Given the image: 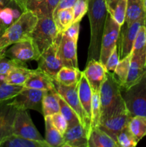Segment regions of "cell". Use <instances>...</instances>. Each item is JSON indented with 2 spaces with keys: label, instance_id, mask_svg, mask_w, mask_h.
I'll list each match as a JSON object with an SVG mask.
<instances>
[{
  "label": "cell",
  "instance_id": "obj_1",
  "mask_svg": "<svg viewBox=\"0 0 146 147\" xmlns=\"http://www.w3.org/2000/svg\"><path fill=\"white\" fill-rule=\"evenodd\" d=\"M88 17L90 24V42L87 61H100L102 37L106 19L108 15L106 0H87Z\"/></svg>",
  "mask_w": 146,
  "mask_h": 147
},
{
  "label": "cell",
  "instance_id": "obj_2",
  "mask_svg": "<svg viewBox=\"0 0 146 147\" xmlns=\"http://www.w3.org/2000/svg\"><path fill=\"white\" fill-rule=\"evenodd\" d=\"M99 93L101 105L100 122L114 113L126 109L121 96L120 86L113 73L107 72L105 80L102 84Z\"/></svg>",
  "mask_w": 146,
  "mask_h": 147
},
{
  "label": "cell",
  "instance_id": "obj_3",
  "mask_svg": "<svg viewBox=\"0 0 146 147\" xmlns=\"http://www.w3.org/2000/svg\"><path fill=\"white\" fill-rule=\"evenodd\" d=\"M38 21L34 12L26 10L21 17L0 34V52L5 51L16 42L31 38V33Z\"/></svg>",
  "mask_w": 146,
  "mask_h": 147
},
{
  "label": "cell",
  "instance_id": "obj_4",
  "mask_svg": "<svg viewBox=\"0 0 146 147\" xmlns=\"http://www.w3.org/2000/svg\"><path fill=\"white\" fill-rule=\"evenodd\" d=\"M121 96L130 116L146 117V73L135 84L127 88L120 87Z\"/></svg>",
  "mask_w": 146,
  "mask_h": 147
},
{
  "label": "cell",
  "instance_id": "obj_5",
  "mask_svg": "<svg viewBox=\"0 0 146 147\" xmlns=\"http://www.w3.org/2000/svg\"><path fill=\"white\" fill-rule=\"evenodd\" d=\"M59 34L52 17H42L38 18L30 37L42 53L56 41Z\"/></svg>",
  "mask_w": 146,
  "mask_h": 147
},
{
  "label": "cell",
  "instance_id": "obj_6",
  "mask_svg": "<svg viewBox=\"0 0 146 147\" xmlns=\"http://www.w3.org/2000/svg\"><path fill=\"white\" fill-rule=\"evenodd\" d=\"M78 83L72 85V86H66L59 84L54 80V85L56 91L77 113L79 118H80V123L89 134L90 128H91L90 127L91 121H90V118L84 112V109L80 103L78 96Z\"/></svg>",
  "mask_w": 146,
  "mask_h": 147
},
{
  "label": "cell",
  "instance_id": "obj_7",
  "mask_svg": "<svg viewBox=\"0 0 146 147\" xmlns=\"http://www.w3.org/2000/svg\"><path fill=\"white\" fill-rule=\"evenodd\" d=\"M145 18L134 22L130 24L125 22L120 26V33L117 42L120 60L131 53L135 40L141 26L144 25Z\"/></svg>",
  "mask_w": 146,
  "mask_h": 147
},
{
  "label": "cell",
  "instance_id": "obj_8",
  "mask_svg": "<svg viewBox=\"0 0 146 147\" xmlns=\"http://www.w3.org/2000/svg\"><path fill=\"white\" fill-rule=\"evenodd\" d=\"M61 34H59L56 41L43 53H41L38 61V67L54 80L59 70L63 67V64L59 55V42Z\"/></svg>",
  "mask_w": 146,
  "mask_h": 147
},
{
  "label": "cell",
  "instance_id": "obj_9",
  "mask_svg": "<svg viewBox=\"0 0 146 147\" xmlns=\"http://www.w3.org/2000/svg\"><path fill=\"white\" fill-rule=\"evenodd\" d=\"M120 30V26L108 13L103 30L100 49V61L102 64H105L110 53L114 47L117 46Z\"/></svg>",
  "mask_w": 146,
  "mask_h": 147
},
{
  "label": "cell",
  "instance_id": "obj_10",
  "mask_svg": "<svg viewBox=\"0 0 146 147\" xmlns=\"http://www.w3.org/2000/svg\"><path fill=\"white\" fill-rule=\"evenodd\" d=\"M45 90L23 87L19 93L11 99V104L18 110H34L42 113V102Z\"/></svg>",
  "mask_w": 146,
  "mask_h": 147
},
{
  "label": "cell",
  "instance_id": "obj_11",
  "mask_svg": "<svg viewBox=\"0 0 146 147\" xmlns=\"http://www.w3.org/2000/svg\"><path fill=\"white\" fill-rule=\"evenodd\" d=\"M5 55L10 58L26 63L37 60L41 53L31 38L26 39L11 45L5 51Z\"/></svg>",
  "mask_w": 146,
  "mask_h": 147
},
{
  "label": "cell",
  "instance_id": "obj_12",
  "mask_svg": "<svg viewBox=\"0 0 146 147\" xmlns=\"http://www.w3.org/2000/svg\"><path fill=\"white\" fill-rule=\"evenodd\" d=\"M13 134L33 140H45L35 127L27 110L17 111L13 126Z\"/></svg>",
  "mask_w": 146,
  "mask_h": 147
},
{
  "label": "cell",
  "instance_id": "obj_13",
  "mask_svg": "<svg viewBox=\"0 0 146 147\" xmlns=\"http://www.w3.org/2000/svg\"><path fill=\"white\" fill-rule=\"evenodd\" d=\"M130 118L131 116L127 109H125L102 121L99 125V128L116 142L117 135L127 126Z\"/></svg>",
  "mask_w": 146,
  "mask_h": 147
},
{
  "label": "cell",
  "instance_id": "obj_14",
  "mask_svg": "<svg viewBox=\"0 0 146 147\" xmlns=\"http://www.w3.org/2000/svg\"><path fill=\"white\" fill-rule=\"evenodd\" d=\"M77 42V40L70 38L64 33L61 34L58 52L63 66L78 68Z\"/></svg>",
  "mask_w": 146,
  "mask_h": 147
},
{
  "label": "cell",
  "instance_id": "obj_15",
  "mask_svg": "<svg viewBox=\"0 0 146 147\" xmlns=\"http://www.w3.org/2000/svg\"><path fill=\"white\" fill-rule=\"evenodd\" d=\"M107 72L104 65L99 60H90L87 62V65L82 73L92 92H100L102 84L105 80Z\"/></svg>",
  "mask_w": 146,
  "mask_h": 147
},
{
  "label": "cell",
  "instance_id": "obj_16",
  "mask_svg": "<svg viewBox=\"0 0 146 147\" xmlns=\"http://www.w3.org/2000/svg\"><path fill=\"white\" fill-rule=\"evenodd\" d=\"M18 109L13 106L11 100L0 102V143L13 134V126Z\"/></svg>",
  "mask_w": 146,
  "mask_h": 147
},
{
  "label": "cell",
  "instance_id": "obj_17",
  "mask_svg": "<svg viewBox=\"0 0 146 147\" xmlns=\"http://www.w3.org/2000/svg\"><path fill=\"white\" fill-rule=\"evenodd\" d=\"M88 135L81 123L68 127L63 134L64 147H88Z\"/></svg>",
  "mask_w": 146,
  "mask_h": 147
},
{
  "label": "cell",
  "instance_id": "obj_18",
  "mask_svg": "<svg viewBox=\"0 0 146 147\" xmlns=\"http://www.w3.org/2000/svg\"><path fill=\"white\" fill-rule=\"evenodd\" d=\"M131 53L132 57L128 76L125 83L122 87L124 88H127L137 83L146 73V55L135 54L132 52Z\"/></svg>",
  "mask_w": 146,
  "mask_h": 147
},
{
  "label": "cell",
  "instance_id": "obj_19",
  "mask_svg": "<svg viewBox=\"0 0 146 147\" xmlns=\"http://www.w3.org/2000/svg\"><path fill=\"white\" fill-rule=\"evenodd\" d=\"M24 87L42 90L55 89L52 78L39 68L31 70L28 78L24 83Z\"/></svg>",
  "mask_w": 146,
  "mask_h": 147
},
{
  "label": "cell",
  "instance_id": "obj_20",
  "mask_svg": "<svg viewBox=\"0 0 146 147\" xmlns=\"http://www.w3.org/2000/svg\"><path fill=\"white\" fill-rule=\"evenodd\" d=\"M88 147H118L115 141L99 128L90 129L88 136Z\"/></svg>",
  "mask_w": 146,
  "mask_h": 147
},
{
  "label": "cell",
  "instance_id": "obj_21",
  "mask_svg": "<svg viewBox=\"0 0 146 147\" xmlns=\"http://www.w3.org/2000/svg\"><path fill=\"white\" fill-rule=\"evenodd\" d=\"M0 147H51L44 141L27 139L15 134L10 135L0 143Z\"/></svg>",
  "mask_w": 146,
  "mask_h": 147
},
{
  "label": "cell",
  "instance_id": "obj_22",
  "mask_svg": "<svg viewBox=\"0 0 146 147\" xmlns=\"http://www.w3.org/2000/svg\"><path fill=\"white\" fill-rule=\"evenodd\" d=\"M78 96L80 103L84 109V112L90 119L91 116L92 99V90L86 79L83 73L78 83Z\"/></svg>",
  "mask_w": 146,
  "mask_h": 147
},
{
  "label": "cell",
  "instance_id": "obj_23",
  "mask_svg": "<svg viewBox=\"0 0 146 147\" xmlns=\"http://www.w3.org/2000/svg\"><path fill=\"white\" fill-rule=\"evenodd\" d=\"M146 11L144 0H127L125 21L127 24L145 18Z\"/></svg>",
  "mask_w": 146,
  "mask_h": 147
},
{
  "label": "cell",
  "instance_id": "obj_24",
  "mask_svg": "<svg viewBox=\"0 0 146 147\" xmlns=\"http://www.w3.org/2000/svg\"><path fill=\"white\" fill-rule=\"evenodd\" d=\"M82 73V72L80 71L79 68L63 66L57 73L54 80L63 86H72L78 83Z\"/></svg>",
  "mask_w": 146,
  "mask_h": 147
},
{
  "label": "cell",
  "instance_id": "obj_25",
  "mask_svg": "<svg viewBox=\"0 0 146 147\" xmlns=\"http://www.w3.org/2000/svg\"><path fill=\"white\" fill-rule=\"evenodd\" d=\"M58 96L55 89L45 90L42 102V113L44 117L60 112Z\"/></svg>",
  "mask_w": 146,
  "mask_h": 147
},
{
  "label": "cell",
  "instance_id": "obj_26",
  "mask_svg": "<svg viewBox=\"0 0 146 147\" xmlns=\"http://www.w3.org/2000/svg\"><path fill=\"white\" fill-rule=\"evenodd\" d=\"M109 14L120 26L125 21L127 0H106Z\"/></svg>",
  "mask_w": 146,
  "mask_h": 147
},
{
  "label": "cell",
  "instance_id": "obj_27",
  "mask_svg": "<svg viewBox=\"0 0 146 147\" xmlns=\"http://www.w3.org/2000/svg\"><path fill=\"white\" fill-rule=\"evenodd\" d=\"M45 141L51 147H64V140L63 135L54 127L52 122L50 116H45Z\"/></svg>",
  "mask_w": 146,
  "mask_h": 147
},
{
  "label": "cell",
  "instance_id": "obj_28",
  "mask_svg": "<svg viewBox=\"0 0 146 147\" xmlns=\"http://www.w3.org/2000/svg\"><path fill=\"white\" fill-rule=\"evenodd\" d=\"M52 18L59 33L62 34L74 23L73 8L59 10L52 14Z\"/></svg>",
  "mask_w": 146,
  "mask_h": 147
},
{
  "label": "cell",
  "instance_id": "obj_29",
  "mask_svg": "<svg viewBox=\"0 0 146 147\" xmlns=\"http://www.w3.org/2000/svg\"><path fill=\"white\" fill-rule=\"evenodd\" d=\"M31 70L27 67H15L4 76V82L11 85L24 86Z\"/></svg>",
  "mask_w": 146,
  "mask_h": 147
},
{
  "label": "cell",
  "instance_id": "obj_30",
  "mask_svg": "<svg viewBox=\"0 0 146 147\" xmlns=\"http://www.w3.org/2000/svg\"><path fill=\"white\" fill-rule=\"evenodd\" d=\"M127 128L137 142L146 136V117L135 116L130 118Z\"/></svg>",
  "mask_w": 146,
  "mask_h": 147
},
{
  "label": "cell",
  "instance_id": "obj_31",
  "mask_svg": "<svg viewBox=\"0 0 146 147\" xmlns=\"http://www.w3.org/2000/svg\"><path fill=\"white\" fill-rule=\"evenodd\" d=\"M131 57L132 53H130V55L125 57L124 58L120 60L114 73H113L115 80L118 82L121 87L124 86L126 80H127L129 69H130Z\"/></svg>",
  "mask_w": 146,
  "mask_h": 147
},
{
  "label": "cell",
  "instance_id": "obj_32",
  "mask_svg": "<svg viewBox=\"0 0 146 147\" xmlns=\"http://www.w3.org/2000/svg\"><path fill=\"white\" fill-rule=\"evenodd\" d=\"M58 101L60 104V112L67 121L68 127L75 126L78 123H81L77 113L74 111L72 108L70 107V105L60 95L58 96Z\"/></svg>",
  "mask_w": 146,
  "mask_h": 147
},
{
  "label": "cell",
  "instance_id": "obj_33",
  "mask_svg": "<svg viewBox=\"0 0 146 147\" xmlns=\"http://www.w3.org/2000/svg\"><path fill=\"white\" fill-rule=\"evenodd\" d=\"M60 0H41L33 9L36 15L39 17H52L53 11L57 7Z\"/></svg>",
  "mask_w": 146,
  "mask_h": 147
},
{
  "label": "cell",
  "instance_id": "obj_34",
  "mask_svg": "<svg viewBox=\"0 0 146 147\" xmlns=\"http://www.w3.org/2000/svg\"><path fill=\"white\" fill-rule=\"evenodd\" d=\"M100 119H101V105H100V93L92 92L90 127L93 128L99 126L100 123Z\"/></svg>",
  "mask_w": 146,
  "mask_h": 147
},
{
  "label": "cell",
  "instance_id": "obj_35",
  "mask_svg": "<svg viewBox=\"0 0 146 147\" xmlns=\"http://www.w3.org/2000/svg\"><path fill=\"white\" fill-rule=\"evenodd\" d=\"M24 86H15L0 81V102L11 100L15 97Z\"/></svg>",
  "mask_w": 146,
  "mask_h": 147
},
{
  "label": "cell",
  "instance_id": "obj_36",
  "mask_svg": "<svg viewBox=\"0 0 146 147\" xmlns=\"http://www.w3.org/2000/svg\"><path fill=\"white\" fill-rule=\"evenodd\" d=\"M132 53L146 55V35L144 25L141 26L133 45Z\"/></svg>",
  "mask_w": 146,
  "mask_h": 147
},
{
  "label": "cell",
  "instance_id": "obj_37",
  "mask_svg": "<svg viewBox=\"0 0 146 147\" xmlns=\"http://www.w3.org/2000/svg\"><path fill=\"white\" fill-rule=\"evenodd\" d=\"M116 142L118 147H134L138 143L130 133L127 126L117 135Z\"/></svg>",
  "mask_w": 146,
  "mask_h": 147
},
{
  "label": "cell",
  "instance_id": "obj_38",
  "mask_svg": "<svg viewBox=\"0 0 146 147\" xmlns=\"http://www.w3.org/2000/svg\"><path fill=\"white\" fill-rule=\"evenodd\" d=\"M88 11V2L87 0H77L73 7L74 12V22L82 20L86 13Z\"/></svg>",
  "mask_w": 146,
  "mask_h": 147
},
{
  "label": "cell",
  "instance_id": "obj_39",
  "mask_svg": "<svg viewBox=\"0 0 146 147\" xmlns=\"http://www.w3.org/2000/svg\"><path fill=\"white\" fill-rule=\"evenodd\" d=\"M50 119H51L53 125L54 127L62 134H64V132L68 128V125H67V122L66 119H64V116H62L60 112L59 113H56L50 116Z\"/></svg>",
  "mask_w": 146,
  "mask_h": 147
},
{
  "label": "cell",
  "instance_id": "obj_40",
  "mask_svg": "<svg viewBox=\"0 0 146 147\" xmlns=\"http://www.w3.org/2000/svg\"><path fill=\"white\" fill-rule=\"evenodd\" d=\"M119 61H120V57H119L118 51H117V46H115L104 64L107 71L111 73H114Z\"/></svg>",
  "mask_w": 146,
  "mask_h": 147
},
{
  "label": "cell",
  "instance_id": "obj_41",
  "mask_svg": "<svg viewBox=\"0 0 146 147\" xmlns=\"http://www.w3.org/2000/svg\"><path fill=\"white\" fill-rule=\"evenodd\" d=\"M80 22H74L69 28H67L64 32V34L68 36L70 38L77 40L79 39V33H80Z\"/></svg>",
  "mask_w": 146,
  "mask_h": 147
},
{
  "label": "cell",
  "instance_id": "obj_42",
  "mask_svg": "<svg viewBox=\"0 0 146 147\" xmlns=\"http://www.w3.org/2000/svg\"><path fill=\"white\" fill-rule=\"evenodd\" d=\"M77 1V0H60L57 7H56L54 11H53V14L57 12L59 10L64 9L73 8Z\"/></svg>",
  "mask_w": 146,
  "mask_h": 147
},
{
  "label": "cell",
  "instance_id": "obj_43",
  "mask_svg": "<svg viewBox=\"0 0 146 147\" xmlns=\"http://www.w3.org/2000/svg\"><path fill=\"white\" fill-rule=\"evenodd\" d=\"M18 4V3L14 1V0H0V9L7 7V6L14 5V4Z\"/></svg>",
  "mask_w": 146,
  "mask_h": 147
},
{
  "label": "cell",
  "instance_id": "obj_44",
  "mask_svg": "<svg viewBox=\"0 0 146 147\" xmlns=\"http://www.w3.org/2000/svg\"><path fill=\"white\" fill-rule=\"evenodd\" d=\"M15 1H17L19 5H21V7H24V9H26V7H25V0H14Z\"/></svg>",
  "mask_w": 146,
  "mask_h": 147
},
{
  "label": "cell",
  "instance_id": "obj_45",
  "mask_svg": "<svg viewBox=\"0 0 146 147\" xmlns=\"http://www.w3.org/2000/svg\"><path fill=\"white\" fill-rule=\"evenodd\" d=\"M4 32V30L2 28V27H1V26H0V34H2V33Z\"/></svg>",
  "mask_w": 146,
  "mask_h": 147
},
{
  "label": "cell",
  "instance_id": "obj_46",
  "mask_svg": "<svg viewBox=\"0 0 146 147\" xmlns=\"http://www.w3.org/2000/svg\"><path fill=\"white\" fill-rule=\"evenodd\" d=\"M144 27H145V35H146V15H145V18Z\"/></svg>",
  "mask_w": 146,
  "mask_h": 147
},
{
  "label": "cell",
  "instance_id": "obj_47",
  "mask_svg": "<svg viewBox=\"0 0 146 147\" xmlns=\"http://www.w3.org/2000/svg\"><path fill=\"white\" fill-rule=\"evenodd\" d=\"M144 5H145V11H146V0H144Z\"/></svg>",
  "mask_w": 146,
  "mask_h": 147
}]
</instances>
